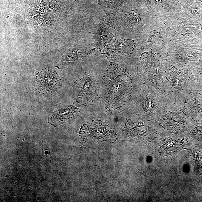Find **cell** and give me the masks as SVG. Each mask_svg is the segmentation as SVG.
<instances>
[{"mask_svg": "<svg viewBox=\"0 0 202 202\" xmlns=\"http://www.w3.org/2000/svg\"><path fill=\"white\" fill-rule=\"evenodd\" d=\"M128 75L121 64L111 63L102 74L101 99L104 109L109 113L122 112L129 94Z\"/></svg>", "mask_w": 202, "mask_h": 202, "instance_id": "6da1fadb", "label": "cell"}, {"mask_svg": "<svg viewBox=\"0 0 202 202\" xmlns=\"http://www.w3.org/2000/svg\"><path fill=\"white\" fill-rule=\"evenodd\" d=\"M102 75L88 74L77 80L74 84L77 92L76 102L80 106L94 104L101 98Z\"/></svg>", "mask_w": 202, "mask_h": 202, "instance_id": "7a4b0ae2", "label": "cell"}, {"mask_svg": "<svg viewBox=\"0 0 202 202\" xmlns=\"http://www.w3.org/2000/svg\"><path fill=\"white\" fill-rule=\"evenodd\" d=\"M80 136L87 142L98 144H109L118 138L116 132L100 120L83 125L80 128Z\"/></svg>", "mask_w": 202, "mask_h": 202, "instance_id": "3957f363", "label": "cell"}, {"mask_svg": "<svg viewBox=\"0 0 202 202\" xmlns=\"http://www.w3.org/2000/svg\"><path fill=\"white\" fill-rule=\"evenodd\" d=\"M60 80L58 74L52 69L45 68L36 74V89L39 93L49 94L56 91L60 86Z\"/></svg>", "mask_w": 202, "mask_h": 202, "instance_id": "277c9868", "label": "cell"}, {"mask_svg": "<svg viewBox=\"0 0 202 202\" xmlns=\"http://www.w3.org/2000/svg\"><path fill=\"white\" fill-rule=\"evenodd\" d=\"M114 23V20L109 16L102 21L97 33L98 45L100 47L102 48L115 36Z\"/></svg>", "mask_w": 202, "mask_h": 202, "instance_id": "5b68a950", "label": "cell"}, {"mask_svg": "<svg viewBox=\"0 0 202 202\" xmlns=\"http://www.w3.org/2000/svg\"><path fill=\"white\" fill-rule=\"evenodd\" d=\"M117 38L108 47L105 48V54L111 60H122L127 53V42L122 38Z\"/></svg>", "mask_w": 202, "mask_h": 202, "instance_id": "8992f818", "label": "cell"}, {"mask_svg": "<svg viewBox=\"0 0 202 202\" xmlns=\"http://www.w3.org/2000/svg\"><path fill=\"white\" fill-rule=\"evenodd\" d=\"M79 112L77 108L72 105H68L53 113L52 115V118L58 119V121H63L75 116Z\"/></svg>", "mask_w": 202, "mask_h": 202, "instance_id": "52a82bcc", "label": "cell"}, {"mask_svg": "<svg viewBox=\"0 0 202 202\" xmlns=\"http://www.w3.org/2000/svg\"><path fill=\"white\" fill-rule=\"evenodd\" d=\"M169 142L164 143L161 146V150L163 153H168L172 152L174 148V146L175 145V143H171L170 144Z\"/></svg>", "mask_w": 202, "mask_h": 202, "instance_id": "ba28073f", "label": "cell"}]
</instances>
